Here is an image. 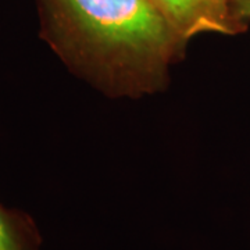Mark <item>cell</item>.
Returning a JSON list of instances; mask_svg holds the SVG:
<instances>
[{
	"instance_id": "cell-1",
	"label": "cell",
	"mask_w": 250,
	"mask_h": 250,
	"mask_svg": "<svg viewBox=\"0 0 250 250\" xmlns=\"http://www.w3.org/2000/svg\"><path fill=\"white\" fill-rule=\"evenodd\" d=\"M54 24L114 59H160L177 39L152 0H45Z\"/></svg>"
},
{
	"instance_id": "cell-3",
	"label": "cell",
	"mask_w": 250,
	"mask_h": 250,
	"mask_svg": "<svg viewBox=\"0 0 250 250\" xmlns=\"http://www.w3.org/2000/svg\"><path fill=\"white\" fill-rule=\"evenodd\" d=\"M0 250H36L32 235L21 218L0 206Z\"/></svg>"
},
{
	"instance_id": "cell-4",
	"label": "cell",
	"mask_w": 250,
	"mask_h": 250,
	"mask_svg": "<svg viewBox=\"0 0 250 250\" xmlns=\"http://www.w3.org/2000/svg\"><path fill=\"white\" fill-rule=\"evenodd\" d=\"M231 6L236 18H250V0H231Z\"/></svg>"
},
{
	"instance_id": "cell-2",
	"label": "cell",
	"mask_w": 250,
	"mask_h": 250,
	"mask_svg": "<svg viewBox=\"0 0 250 250\" xmlns=\"http://www.w3.org/2000/svg\"><path fill=\"white\" fill-rule=\"evenodd\" d=\"M177 39H189L202 32L236 34L239 18L231 0H152Z\"/></svg>"
}]
</instances>
